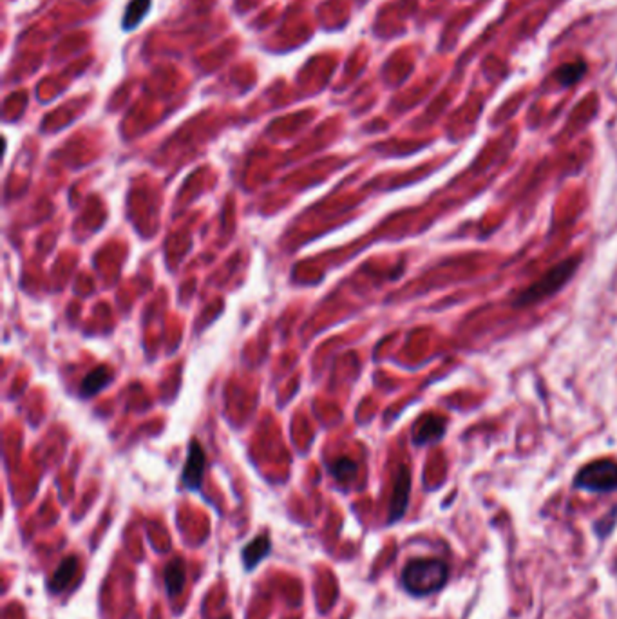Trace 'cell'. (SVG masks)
<instances>
[{"instance_id": "obj_8", "label": "cell", "mask_w": 617, "mask_h": 619, "mask_svg": "<svg viewBox=\"0 0 617 619\" xmlns=\"http://www.w3.org/2000/svg\"><path fill=\"white\" fill-rule=\"evenodd\" d=\"M270 550H272V541L266 534H261V536L254 538V540L250 541V543H246L241 550L243 567H245L246 570H254L255 567H258L259 563L270 554Z\"/></svg>"}, {"instance_id": "obj_9", "label": "cell", "mask_w": 617, "mask_h": 619, "mask_svg": "<svg viewBox=\"0 0 617 619\" xmlns=\"http://www.w3.org/2000/svg\"><path fill=\"white\" fill-rule=\"evenodd\" d=\"M185 582H187V567H185L183 560L176 558L168 562L163 569V583L167 589V594L171 598L180 594L183 591Z\"/></svg>"}, {"instance_id": "obj_6", "label": "cell", "mask_w": 617, "mask_h": 619, "mask_svg": "<svg viewBox=\"0 0 617 619\" xmlns=\"http://www.w3.org/2000/svg\"><path fill=\"white\" fill-rule=\"evenodd\" d=\"M78 567H80V560H78L76 554H69V556L62 560L58 569L54 570V574L47 582V589H50L51 594H60V592L66 591L74 576H76Z\"/></svg>"}, {"instance_id": "obj_4", "label": "cell", "mask_w": 617, "mask_h": 619, "mask_svg": "<svg viewBox=\"0 0 617 619\" xmlns=\"http://www.w3.org/2000/svg\"><path fill=\"white\" fill-rule=\"evenodd\" d=\"M409 491H411V475L405 465L398 469L395 487H393L391 504H389V520L388 523H395L404 516L405 509L409 504Z\"/></svg>"}, {"instance_id": "obj_3", "label": "cell", "mask_w": 617, "mask_h": 619, "mask_svg": "<svg viewBox=\"0 0 617 619\" xmlns=\"http://www.w3.org/2000/svg\"><path fill=\"white\" fill-rule=\"evenodd\" d=\"M574 487L589 492L617 491V463L613 460H596L584 465L574 480Z\"/></svg>"}, {"instance_id": "obj_5", "label": "cell", "mask_w": 617, "mask_h": 619, "mask_svg": "<svg viewBox=\"0 0 617 619\" xmlns=\"http://www.w3.org/2000/svg\"><path fill=\"white\" fill-rule=\"evenodd\" d=\"M204 462H207V456H204L203 447L194 440V442L190 444L187 462H185V468H183V484L185 487L190 489V491H197V489L201 487L203 473H204Z\"/></svg>"}, {"instance_id": "obj_12", "label": "cell", "mask_w": 617, "mask_h": 619, "mask_svg": "<svg viewBox=\"0 0 617 619\" xmlns=\"http://www.w3.org/2000/svg\"><path fill=\"white\" fill-rule=\"evenodd\" d=\"M149 8H151V0H131L125 9V17H123V29H134L139 22L144 21L147 15Z\"/></svg>"}, {"instance_id": "obj_7", "label": "cell", "mask_w": 617, "mask_h": 619, "mask_svg": "<svg viewBox=\"0 0 617 619\" xmlns=\"http://www.w3.org/2000/svg\"><path fill=\"white\" fill-rule=\"evenodd\" d=\"M444 435H446V419H442L438 415H429L417 424L413 440L415 444L422 446L427 442H437Z\"/></svg>"}, {"instance_id": "obj_2", "label": "cell", "mask_w": 617, "mask_h": 619, "mask_svg": "<svg viewBox=\"0 0 617 619\" xmlns=\"http://www.w3.org/2000/svg\"><path fill=\"white\" fill-rule=\"evenodd\" d=\"M581 262V255H574V258H568L565 261H561L560 265L552 267L543 277L536 281L534 284L527 288V290L519 291L518 297L514 301L516 308L529 306V304H536L540 301L548 299L550 296H554L556 291H560L565 284L570 281L574 274H576L577 267Z\"/></svg>"}, {"instance_id": "obj_10", "label": "cell", "mask_w": 617, "mask_h": 619, "mask_svg": "<svg viewBox=\"0 0 617 619\" xmlns=\"http://www.w3.org/2000/svg\"><path fill=\"white\" fill-rule=\"evenodd\" d=\"M113 378L110 369H107L105 366H100V368L93 369L86 378H83L82 386H80V393L82 397H93V395L98 393L103 386Z\"/></svg>"}, {"instance_id": "obj_14", "label": "cell", "mask_w": 617, "mask_h": 619, "mask_svg": "<svg viewBox=\"0 0 617 619\" xmlns=\"http://www.w3.org/2000/svg\"><path fill=\"white\" fill-rule=\"evenodd\" d=\"M616 516H617V509H612V513H610L609 518H603L599 523H596V527L597 525H601V529H596L597 536H601V538L609 536L610 531H612V527H613V523H616Z\"/></svg>"}, {"instance_id": "obj_15", "label": "cell", "mask_w": 617, "mask_h": 619, "mask_svg": "<svg viewBox=\"0 0 617 619\" xmlns=\"http://www.w3.org/2000/svg\"><path fill=\"white\" fill-rule=\"evenodd\" d=\"M616 569H617V563H616Z\"/></svg>"}, {"instance_id": "obj_13", "label": "cell", "mask_w": 617, "mask_h": 619, "mask_svg": "<svg viewBox=\"0 0 617 619\" xmlns=\"http://www.w3.org/2000/svg\"><path fill=\"white\" fill-rule=\"evenodd\" d=\"M357 463L350 458H337L335 462L330 465V473L335 476V480L339 482H352L357 476Z\"/></svg>"}, {"instance_id": "obj_11", "label": "cell", "mask_w": 617, "mask_h": 619, "mask_svg": "<svg viewBox=\"0 0 617 619\" xmlns=\"http://www.w3.org/2000/svg\"><path fill=\"white\" fill-rule=\"evenodd\" d=\"M584 73H587L584 62L581 60L568 62V64H563V66L558 67L556 79L561 86L568 87V86H574L576 82H579V80L584 76Z\"/></svg>"}, {"instance_id": "obj_1", "label": "cell", "mask_w": 617, "mask_h": 619, "mask_svg": "<svg viewBox=\"0 0 617 619\" xmlns=\"http://www.w3.org/2000/svg\"><path fill=\"white\" fill-rule=\"evenodd\" d=\"M449 579V567L440 558H415L402 569L400 583L408 594L425 598L442 591Z\"/></svg>"}]
</instances>
